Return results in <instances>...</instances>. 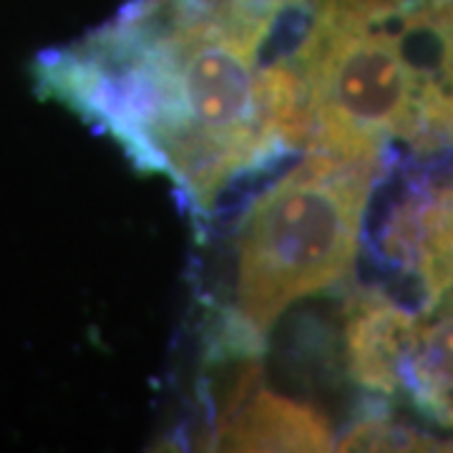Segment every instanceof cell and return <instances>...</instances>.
<instances>
[{"mask_svg": "<svg viewBox=\"0 0 453 453\" xmlns=\"http://www.w3.org/2000/svg\"><path fill=\"white\" fill-rule=\"evenodd\" d=\"M383 159L305 151L244 210L234 242V295L222 342L257 356L288 310L353 273Z\"/></svg>", "mask_w": 453, "mask_h": 453, "instance_id": "cell-2", "label": "cell"}, {"mask_svg": "<svg viewBox=\"0 0 453 453\" xmlns=\"http://www.w3.org/2000/svg\"><path fill=\"white\" fill-rule=\"evenodd\" d=\"M428 443H436V441L418 436L411 428L378 416V418L353 423L348 428V434L338 438L335 449L340 451H431L434 446H428Z\"/></svg>", "mask_w": 453, "mask_h": 453, "instance_id": "cell-5", "label": "cell"}, {"mask_svg": "<svg viewBox=\"0 0 453 453\" xmlns=\"http://www.w3.org/2000/svg\"><path fill=\"white\" fill-rule=\"evenodd\" d=\"M270 49L290 53L292 33L265 0H131L43 53L33 81L210 219L237 181L290 154L270 111Z\"/></svg>", "mask_w": 453, "mask_h": 453, "instance_id": "cell-1", "label": "cell"}, {"mask_svg": "<svg viewBox=\"0 0 453 453\" xmlns=\"http://www.w3.org/2000/svg\"><path fill=\"white\" fill-rule=\"evenodd\" d=\"M345 357L360 388L375 395L403 390L418 318L378 290H357L345 308Z\"/></svg>", "mask_w": 453, "mask_h": 453, "instance_id": "cell-4", "label": "cell"}, {"mask_svg": "<svg viewBox=\"0 0 453 453\" xmlns=\"http://www.w3.org/2000/svg\"><path fill=\"white\" fill-rule=\"evenodd\" d=\"M259 372L247 365L226 393L210 443L219 451H333L338 438L310 403L257 388Z\"/></svg>", "mask_w": 453, "mask_h": 453, "instance_id": "cell-3", "label": "cell"}]
</instances>
